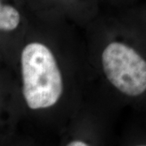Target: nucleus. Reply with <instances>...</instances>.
<instances>
[{
  "label": "nucleus",
  "instance_id": "39448f33",
  "mask_svg": "<svg viewBox=\"0 0 146 146\" xmlns=\"http://www.w3.org/2000/svg\"><path fill=\"white\" fill-rule=\"evenodd\" d=\"M139 146H146V145H139Z\"/></svg>",
  "mask_w": 146,
  "mask_h": 146
},
{
  "label": "nucleus",
  "instance_id": "f03ea898",
  "mask_svg": "<svg viewBox=\"0 0 146 146\" xmlns=\"http://www.w3.org/2000/svg\"><path fill=\"white\" fill-rule=\"evenodd\" d=\"M102 68L109 81L121 93L131 97L146 91V61L134 49L120 42L106 47Z\"/></svg>",
  "mask_w": 146,
  "mask_h": 146
},
{
  "label": "nucleus",
  "instance_id": "7ed1b4c3",
  "mask_svg": "<svg viewBox=\"0 0 146 146\" xmlns=\"http://www.w3.org/2000/svg\"><path fill=\"white\" fill-rule=\"evenodd\" d=\"M20 21L19 11L14 7L3 4L0 1V30H14L19 25Z\"/></svg>",
  "mask_w": 146,
  "mask_h": 146
},
{
  "label": "nucleus",
  "instance_id": "f257e3e1",
  "mask_svg": "<svg viewBox=\"0 0 146 146\" xmlns=\"http://www.w3.org/2000/svg\"><path fill=\"white\" fill-rule=\"evenodd\" d=\"M23 94L29 108L50 107L63 94V79L50 50L38 42L24 48L21 54Z\"/></svg>",
  "mask_w": 146,
  "mask_h": 146
},
{
  "label": "nucleus",
  "instance_id": "20e7f679",
  "mask_svg": "<svg viewBox=\"0 0 146 146\" xmlns=\"http://www.w3.org/2000/svg\"><path fill=\"white\" fill-rule=\"evenodd\" d=\"M66 146H89L88 144L84 143L83 141H74L71 143H69L68 145Z\"/></svg>",
  "mask_w": 146,
  "mask_h": 146
}]
</instances>
